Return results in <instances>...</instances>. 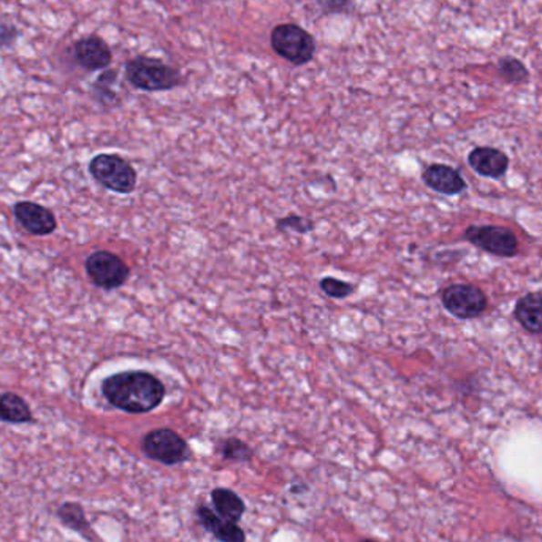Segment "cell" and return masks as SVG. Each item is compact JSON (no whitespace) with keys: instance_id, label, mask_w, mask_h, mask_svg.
Wrapping results in <instances>:
<instances>
[{"instance_id":"6da1fadb","label":"cell","mask_w":542,"mask_h":542,"mask_svg":"<svg viewBox=\"0 0 542 542\" xmlns=\"http://www.w3.org/2000/svg\"><path fill=\"white\" fill-rule=\"evenodd\" d=\"M104 396L115 408L145 414L164 402L165 387L160 379L147 372H124L107 378L102 384Z\"/></svg>"},{"instance_id":"7a4b0ae2","label":"cell","mask_w":542,"mask_h":542,"mask_svg":"<svg viewBox=\"0 0 542 542\" xmlns=\"http://www.w3.org/2000/svg\"><path fill=\"white\" fill-rule=\"evenodd\" d=\"M126 78L135 89L145 92L170 91L183 85L179 70L149 56L130 59L126 64Z\"/></svg>"},{"instance_id":"3957f363","label":"cell","mask_w":542,"mask_h":542,"mask_svg":"<svg viewBox=\"0 0 542 542\" xmlns=\"http://www.w3.org/2000/svg\"><path fill=\"white\" fill-rule=\"evenodd\" d=\"M270 45L276 55L297 67L310 64L316 55L314 37L293 23L274 26L270 34Z\"/></svg>"},{"instance_id":"277c9868","label":"cell","mask_w":542,"mask_h":542,"mask_svg":"<svg viewBox=\"0 0 542 542\" xmlns=\"http://www.w3.org/2000/svg\"><path fill=\"white\" fill-rule=\"evenodd\" d=\"M92 178L107 189L130 194L137 186V171L117 154H98L89 164Z\"/></svg>"},{"instance_id":"5b68a950","label":"cell","mask_w":542,"mask_h":542,"mask_svg":"<svg viewBox=\"0 0 542 542\" xmlns=\"http://www.w3.org/2000/svg\"><path fill=\"white\" fill-rule=\"evenodd\" d=\"M141 449L147 457L167 466L183 464L190 457L189 445L186 439L170 428H158L148 433L141 443Z\"/></svg>"},{"instance_id":"8992f818","label":"cell","mask_w":542,"mask_h":542,"mask_svg":"<svg viewBox=\"0 0 542 542\" xmlns=\"http://www.w3.org/2000/svg\"><path fill=\"white\" fill-rule=\"evenodd\" d=\"M441 302L452 316L468 321L487 310V297L481 287L473 284H452L441 293Z\"/></svg>"},{"instance_id":"52a82bcc","label":"cell","mask_w":542,"mask_h":542,"mask_svg":"<svg viewBox=\"0 0 542 542\" xmlns=\"http://www.w3.org/2000/svg\"><path fill=\"white\" fill-rule=\"evenodd\" d=\"M465 240L492 256L503 259L517 256V237L507 227L469 226L465 230Z\"/></svg>"},{"instance_id":"ba28073f","label":"cell","mask_w":542,"mask_h":542,"mask_svg":"<svg viewBox=\"0 0 542 542\" xmlns=\"http://www.w3.org/2000/svg\"><path fill=\"white\" fill-rule=\"evenodd\" d=\"M86 271L97 287L113 291L128 280V267L121 257L108 251H97L86 261Z\"/></svg>"},{"instance_id":"9c48e42d","label":"cell","mask_w":542,"mask_h":542,"mask_svg":"<svg viewBox=\"0 0 542 542\" xmlns=\"http://www.w3.org/2000/svg\"><path fill=\"white\" fill-rule=\"evenodd\" d=\"M72 55L79 67L85 68L87 72L105 70L110 67L113 61V53L108 43L98 36H89L77 40L72 46Z\"/></svg>"},{"instance_id":"30bf717a","label":"cell","mask_w":542,"mask_h":542,"mask_svg":"<svg viewBox=\"0 0 542 542\" xmlns=\"http://www.w3.org/2000/svg\"><path fill=\"white\" fill-rule=\"evenodd\" d=\"M15 216L19 224L25 227L27 232L43 237L56 230L55 214L48 208L32 203V201H19L15 205Z\"/></svg>"},{"instance_id":"8fae6325","label":"cell","mask_w":542,"mask_h":542,"mask_svg":"<svg viewBox=\"0 0 542 542\" xmlns=\"http://www.w3.org/2000/svg\"><path fill=\"white\" fill-rule=\"evenodd\" d=\"M424 183L430 189L443 195H458L466 190V181L451 165L433 164L422 175Z\"/></svg>"},{"instance_id":"7c38bea8","label":"cell","mask_w":542,"mask_h":542,"mask_svg":"<svg viewBox=\"0 0 542 542\" xmlns=\"http://www.w3.org/2000/svg\"><path fill=\"white\" fill-rule=\"evenodd\" d=\"M468 164L477 175L496 179L505 177L509 158L496 148L477 147L468 154Z\"/></svg>"},{"instance_id":"4fadbf2b","label":"cell","mask_w":542,"mask_h":542,"mask_svg":"<svg viewBox=\"0 0 542 542\" xmlns=\"http://www.w3.org/2000/svg\"><path fill=\"white\" fill-rule=\"evenodd\" d=\"M197 516L200 524L207 528L213 537H218L222 542H244L243 530L238 527L237 522H232L229 518H224L222 516L214 514L211 509H208L205 506H200L197 509Z\"/></svg>"},{"instance_id":"5bb4252c","label":"cell","mask_w":542,"mask_h":542,"mask_svg":"<svg viewBox=\"0 0 542 542\" xmlns=\"http://www.w3.org/2000/svg\"><path fill=\"white\" fill-rule=\"evenodd\" d=\"M514 316L528 333L542 335V293L530 292L518 299Z\"/></svg>"},{"instance_id":"9a60e30c","label":"cell","mask_w":542,"mask_h":542,"mask_svg":"<svg viewBox=\"0 0 542 542\" xmlns=\"http://www.w3.org/2000/svg\"><path fill=\"white\" fill-rule=\"evenodd\" d=\"M0 421L6 424H26L32 421L29 404L16 394H0Z\"/></svg>"},{"instance_id":"2e32d148","label":"cell","mask_w":542,"mask_h":542,"mask_svg":"<svg viewBox=\"0 0 542 542\" xmlns=\"http://www.w3.org/2000/svg\"><path fill=\"white\" fill-rule=\"evenodd\" d=\"M211 501L218 514L232 522H238L246 511L243 500L229 488H214L211 492Z\"/></svg>"},{"instance_id":"e0dca14e","label":"cell","mask_w":542,"mask_h":542,"mask_svg":"<svg viewBox=\"0 0 542 542\" xmlns=\"http://www.w3.org/2000/svg\"><path fill=\"white\" fill-rule=\"evenodd\" d=\"M57 517L67 528L78 531L86 539L92 542H100L96 533L92 531L91 525L86 520L85 511L78 503H66L57 509Z\"/></svg>"},{"instance_id":"ac0fdd59","label":"cell","mask_w":542,"mask_h":542,"mask_svg":"<svg viewBox=\"0 0 542 542\" xmlns=\"http://www.w3.org/2000/svg\"><path fill=\"white\" fill-rule=\"evenodd\" d=\"M496 72L507 85H527L530 81V70L524 62L514 56H503L496 62Z\"/></svg>"},{"instance_id":"d6986e66","label":"cell","mask_w":542,"mask_h":542,"mask_svg":"<svg viewBox=\"0 0 542 542\" xmlns=\"http://www.w3.org/2000/svg\"><path fill=\"white\" fill-rule=\"evenodd\" d=\"M220 452L222 458L230 462H250L254 455L250 445L238 438L224 439L220 445Z\"/></svg>"},{"instance_id":"ffe728a7","label":"cell","mask_w":542,"mask_h":542,"mask_svg":"<svg viewBox=\"0 0 542 542\" xmlns=\"http://www.w3.org/2000/svg\"><path fill=\"white\" fill-rule=\"evenodd\" d=\"M321 289L332 299L338 300L348 299L349 295H353L355 291V287L351 282H344L335 278H323L321 281Z\"/></svg>"},{"instance_id":"44dd1931","label":"cell","mask_w":542,"mask_h":542,"mask_svg":"<svg viewBox=\"0 0 542 542\" xmlns=\"http://www.w3.org/2000/svg\"><path fill=\"white\" fill-rule=\"evenodd\" d=\"M117 78L118 74L115 70H107L94 83V91L97 92V98L100 102H113V100H117V94L110 89L113 83L117 81Z\"/></svg>"},{"instance_id":"7402d4cb","label":"cell","mask_w":542,"mask_h":542,"mask_svg":"<svg viewBox=\"0 0 542 542\" xmlns=\"http://www.w3.org/2000/svg\"><path fill=\"white\" fill-rule=\"evenodd\" d=\"M278 229L280 230H297L299 233H308L312 230V222L311 220L300 218V216H287L284 220H278Z\"/></svg>"},{"instance_id":"603a6c76","label":"cell","mask_w":542,"mask_h":542,"mask_svg":"<svg viewBox=\"0 0 542 542\" xmlns=\"http://www.w3.org/2000/svg\"><path fill=\"white\" fill-rule=\"evenodd\" d=\"M18 37L19 31L16 26L0 18V48H12Z\"/></svg>"},{"instance_id":"cb8c5ba5","label":"cell","mask_w":542,"mask_h":542,"mask_svg":"<svg viewBox=\"0 0 542 542\" xmlns=\"http://www.w3.org/2000/svg\"><path fill=\"white\" fill-rule=\"evenodd\" d=\"M312 2L325 13L346 12L353 4V0H312Z\"/></svg>"},{"instance_id":"d4e9b609","label":"cell","mask_w":542,"mask_h":542,"mask_svg":"<svg viewBox=\"0 0 542 542\" xmlns=\"http://www.w3.org/2000/svg\"><path fill=\"white\" fill-rule=\"evenodd\" d=\"M362 542H376V541H373V539H366V541H362Z\"/></svg>"}]
</instances>
